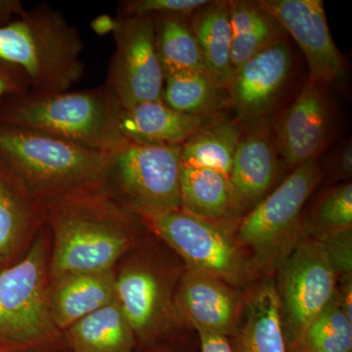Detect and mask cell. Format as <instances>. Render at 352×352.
Segmentation results:
<instances>
[{"mask_svg":"<svg viewBox=\"0 0 352 352\" xmlns=\"http://www.w3.org/2000/svg\"><path fill=\"white\" fill-rule=\"evenodd\" d=\"M352 352V319L335 295L327 307L310 323L296 352Z\"/></svg>","mask_w":352,"mask_h":352,"instance_id":"obj_28","label":"cell"},{"mask_svg":"<svg viewBox=\"0 0 352 352\" xmlns=\"http://www.w3.org/2000/svg\"><path fill=\"white\" fill-rule=\"evenodd\" d=\"M122 109L105 85L50 95L29 91L0 100V124L34 129L95 151L110 152L126 142L120 131Z\"/></svg>","mask_w":352,"mask_h":352,"instance_id":"obj_2","label":"cell"},{"mask_svg":"<svg viewBox=\"0 0 352 352\" xmlns=\"http://www.w3.org/2000/svg\"><path fill=\"white\" fill-rule=\"evenodd\" d=\"M232 28L231 60L234 71L284 38V30L259 1H229Z\"/></svg>","mask_w":352,"mask_h":352,"instance_id":"obj_25","label":"cell"},{"mask_svg":"<svg viewBox=\"0 0 352 352\" xmlns=\"http://www.w3.org/2000/svg\"><path fill=\"white\" fill-rule=\"evenodd\" d=\"M244 291L207 273L185 268L175 296L180 325L229 338L237 327Z\"/></svg>","mask_w":352,"mask_h":352,"instance_id":"obj_15","label":"cell"},{"mask_svg":"<svg viewBox=\"0 0 352 352\" xmlns=\"http://www.w3.org/2000/svg\"><path fill=\"white\" fill-rule=\"evenodd\" d=\"M44 224L41 204L0 157V266L19 261Z\"/></svg>","mask_w":352,"mask_h":352,"instance_id":"obj_17","label":"cell"},{"mask_svg":"<svg viewBox=\"0 0 352 352\" xmlns=\"http://www.w3.org/2000/svg\"><path fill=\"white\" fill-rule=\"evenodd\" d=\"M50 283L53 319L62 332L117 300L115 270L72 273L50 279Z\"/></svg>","mask_w":352,"mask_h":352,"instance_id":"obj_20","label":"cell"},{"mask_svg":"<svg viewBox=\"0 0 352 352\" xmlns=\"http://www.w3.org/2000/svg\"><path fill=\"white\" fill-rule=\"evenodd\" d=\"M263 8L300 46L309 82L328 85L346 75V64L329 29L322 0H263Z\"/></svg>","mask_w":352,"mask_h":352,"instance_id":"obj_13","label":"cell"},{"mask_svg":"<svg viewBox=\"0 0 352 352\" xmlns=\"http://www.w3.org/2000/svg\"><path fill=\"white\" fill-rule=\"evenodd\" d=\"M333 124L325 85L308 82L275 126L278 154L292 170L317 160L330 142Z\"/></svg>","mask_w":352,"mask_h":352,"instance_id":"obj_14","label":"cell"},{"mask_svg":"<svg viewBox=\"0 0 352 352\" xmlns=\"http://www.w3.org/2000/svg\"><path fill=\"white\" fill-rule=\"evenodd\" d=\"M326 168L336 182H347L352 175V143L346 139L328 155Z\"/></svg>","mask_w":352,"mask_h":352,"instance_id":"obj_33","label":"cell"},{"mask_svg":"<svg viewBox=\"0 0 352 352\" xmlns=\"http://www.w3.org/2000/svg\"><path fill=\"white\" fill-rule=\"evenodd\" d=\"M189 24L208 73L228 90L235 73L229 1L208 2L190 16Z\"/></svg>","mask_w":352,"mask_h":352,"instance_id":"obj_21","label":"cell"},{"mask_svg":"<svg viewBox=\"0 0 352 352\" xmlns=\"http://www.w3.org/2000/svg\"><path fill=\"white\" fill-rule=\"evenodd\" d=\"M162 99L177 112L212 117L230 97L208 72H177L164 76Z\"/></svg>","mask_w":352,"mask_h":352,"instance_id":"obj_26","label":"cell"},{"mask_svg":"<svg viewBox=\"0 0 352 352\" xmlns=\"http://www.w3.org/2000/svg\"><path fill=\"white\" fill-rule=\"evenodd\" d=\"M242 138L239 122L212 117L182 146L180 162L229 176Z\"/></svg>","mask_w":352,"mask_h":352,"instance_id":"obj_24","label":"cell"},{"mask_svg":"<svg viewBox=\"0 0 352 352\" xmlns=\"http://www.w3.org/2000/svg\"><path fill=\"white\" fill-rule=\"evenodd\" d=\"M292 67L291 48L284 36L236 69L228 92L241 126L250 131L266 129Z\"/></svg>","mask_w":352,"mask_h":352,"instance_id":"obj_12","label":"cell"},{"mask_svg":"<svg viewBox=\"0 0 352 352\" xmlns=\"http://www.w3.org/2000/svg\"><path fill=\"white\" fill-rule=\"evenodd\" d=\"M189 18L180 15L154 17L157 56L164 76L177 72H208L190 28Z\"/></svg>","mask_w":352,"mask_h":352,"instance_id":"obj_27","label":"cell"},{"mask_svg":"<svg viewBox=\"0 0 352 352\" xmlns=\"http://www.w3.org/2000/svg\"><path fill=\"white\" fill-rule=\"evenodd\" d=\"M162 256L151 245L138 243L115 270L118 302L142 349L183 330L175 296L186 267Z\"/></svg>","mask_w":352,"mask_h":352,"instance_id":"obj_7","label":"cell"},{"mask_svg":"<svg viewBox=\"0 0 352 352\" xmlns=\"http://www.w3.org/2000/svg\"><path fill=\"white\" fill-rule=\"evenodd\" d=\"M92 29L97 34H106L108 32L113 31L115 28V19H112L110 16L103 15L96 18L92 22Z\"/></svg>","mask_w":352,"mask_h":352,"instance_id":"obj_36","label":"cell"},{"mask_svg":"<svg viewBox=\"0 0 352 352\" xmlns=\"http://www.w3.org/2000/svg\"><path fill=\"white\" fill-rule=\"evenodd\" d=\"M73 352H135V335L118 300L87 315L63 332Z\"/></svg>","mask_w":352,"mask_h":352,"instance_id":"obj_22","label":"cell"},{"mask_svg":"<svg viewBox=\"0 0 352 352\" xmlns=\"http://www.w3.org/2000/svg\"><path fill=\"white\" fill-rule=\"evenodd\" d=\"M0 157L41 204L101 187L108 152L34 129L0 124Z\"/></svg>","mask_w":352,"mask_h":352,"instance_id":"obj_4","label":"cell"},{"mask_svg":"<svg viewBox=\"0 0 352 352\" xmlns=\"http://www.w3.org/2000/svg\"><path fill=\"white\" fill-rule=\"evenodd\" d=\"M139 219L188 270L219 278L243 291L258 278L234 237L233 226L201 219L182 208Z\"/></svg>","mask_w":352,"mask_h":352,"instance_id":"obj_8","label":"cell"},{"mask_svg":"<svg viewBox=\"0 0 352 352\" xmlns=\"http://www.w3.org/2000/svg\"><path fill=\"white\" fill-rule=\"evenodd\" d=\"M323 173L318 160L300 164L256 207L234 222V237L256 276H272L305 237L302 210L320 184Z\"/></svg>","mask_w":352,"mask_h":352,"instance_id":"obj_5","label":"cell"},{"mask_svg":"<svg viewBox=\"0 0 352 352\" xmlns=\"http://www.w3.org/2000/svg\"><path fill=\"white\" fill-rule=\"evenodd\" d=\"M200 352H234L229 338L219 333L198 332Z\"/></svg>","mask_w":352,"mask_h":352,"instance_id":"obj_34","label":"cell"},{"mask_svg":"<svg viewBox=\"0 0 352 352\" xmlns=\"http://www.w3.org/2000/svg\"><path fill=\"white\" fill-rule=\"evenodd\" d=\"M212 117L173 110L162 100L122 109L120 131L127 142L145 146H182Z\"/></svg>","mask_w":352,"mask_h":352,"instance_id":"obj_19","label":"cell"},{"mask_svg":"<svg viewBox=\"0 0 352 352\" xmlns=\"http://www.w3.org/2000/svg\"><path fill=\"white\" fill-rule=\"evenodd\" d=\"M180 153L126 141L108 152L101 188L138 217L180 208Z\"/></svg>","mask_w":352,"mask_h":352,"instance_id":"obj_9","label":"cell"},{"mask_svg":"<svg viewBox=\"0 0 352 352\" xmlns=\"http://www.w3.org/2000/svg\"><path fill=\"white\" fill-rule=\"evenodd\" d=\"M352 228V185L342 183L328 190L314 208L311 219L305 222V235L324 234Z\"/></svg>","mask_w":352,"mask_h":352,"instance_id":"obj_29","label":"cell"},{"mask_svg":"<svg viewBox=\"0 0 352 352\" xmlns=\"http://www.w3.org/2000/svg\"><path fill=\"white\" fill-rule=\"evenodd\" d=\"M311 352H320V351H311Z\"/></svg>","mask_w":352,"mask_h":352,"instance_id":"obj_39","label":"cell"},{"mask_svg":"<svg viewBox=\"0 0 352 352\" xmlns=\"http://www.w3.org/2000/svg\"><path fill=\"white\" fill-rule=\"evenodd\" d=\"M208 2V0H129L120 2L118 14L120 17L166 15L190 17Z\"/></svg>","mask_w":352,"mask_h":352,"instance_id":"obj_30","label":"cell"},{"mask_svg":"<svg viewBox=\"0 0 352 352\" xmlns=\"http://www.w3.org/2000/svg\"><path fill=\"white\" fill-rule=\"evenodd\" d=\"M314 238L320 241L340 277L352 274L351 228Z\"/></svg>","mask_w":352,"mask_h":352,"instance_id":"obj_31","label":"cell"},{"mask_svg":"<svg viewBox=\"0 0 352 352\" xmlns=\"http://www.w3.org/2000/svg\"><path fill=\"white\" fill-rule=\"evenodd\" d=\"M31 91V83L24 71L17 65L0 57V100L8 95H21Z\"/></svg>","mask_w":352,"mask_h":352,"instance_id":"obj_32","label":"cell"},{"mask_svg":"<svg viewBox=\"0 0 352 352\" xmlns=\"http://www.w3.org/2000/svg\"><path fill=\"white\" fill-rule=\"evenodd\" d=\"M182 208L201 219L234 226L229 176L210 168L180 164Z\"/></svg>","mask_w":352,"mask_h":352,"instance_id":"obj_23","label":"cell"},{"mask_svg":"<svg viewBox=\"0 0 352 352\" xmlns=\"http://www.w3.org/2000/svg\"><path fill=\"white\" fill-rule=\"evenodd\" d=\"M139 352H191L187 351L182 344H176V342H159L154 346L146 347Z\"/></svg>","mask_w":352,"mask_h":352,"instance_id":"obj_37","label":"cell"},{"mask_svg":"<svg viewBox=\"0 0 352 352\" xmlns=\"http://www.w3.org/2000/svg\"><path fill=\"white\" fill-rule=\"evenodd\" d=\"M229 340L234 352H287L274 277L244 289L242 312Z\"/></svg>","mask_w":352,"mask_h":352,"instance_id":"obj_18","label":"cell"},{"mask_svg":"<svg viewBox=\"0 0 352 352\" xmlns=\"http://www.w3.org/2000/svg\"><path fill=\"white\" fill-rule=\"evenodd\" d=\"M274 273L285 339L296 351L308 326L335 296L340 276L320 241L307 235Z\"/></svg>","mask_w":352,"mask_h":352,"instance_id":"obj_10","label":"cell"},{"mask_svg":"<svg viewBox=\"0 0 352 352\" xmlns=\"http://www.w3.org/2000/svg\"><path fill=\"white\" fill-rule=\"evenodd\" d=\"M51 236L41 229L27 252L0 266V351L20 352L57 344L64 337L50 303Z\"/></svg>","mask_w":352,"mask_h":352,"instance_id":"obj_6","label":"cell"},{"mask_svg":"<svg viewBox=\"0 0 352 352\" xmlns=\"http://www.w3.org/2000/svg\"><path fill=\"white\" fill-rule=\"evenodd\" d=\"M279 154L274 138L266 129L243 136L229 175L235 221L270 193L279 175Z\"/></svg>","mask_w":352,"mask_h":352,"instance_id":"obj_16","label":"cell"},{"mask_svg":"<svg viewBox=\"0 0 352 352\" xmlns=\"http://www.w3.org/2000/svg\"><path fill=\"white\" fill-rule=\"evenodd\" d=\"M82 51L78 30L46 3L0 28V57L25 72L34 94L69 91L85 74Z\"/></svg>","mask_w":352,"mask_h":352,"instance_id":"obj_3","label":"cell"},{"mask_svg":"<svg viewBox=\"0 0 352 352\" xmlns=\"http://www.w3.org/2000/svg\"><path fill=\"white\" fill-rule=\"evenodd\" d=\"M51 232L50 279L116 270L138 244L141 220L101 187L41 204Z\"/></svg>","mask_w":352,"mask_h":352,"instance_id":"obj_1","label":"cell"},{"mask_svg":"<svg viewBox=\"0 0 352 352\" xmlns=\"http://www.w3.org/2000/svg\"><path fill=\"white\" fill-rule=\"evenodd\" d=\"M113 34L116 50L105 85L120 107L162 100L164 75L157 56L154 17L118 16Z\"/></svg>","mask_w":352,"mask_h":352,"instance_id":"obj_11","label":"cell"},{"mask_svg":"<svg viewBox=\"0 0 352 352\" xmlns=\"http://www.w3.org/2000/svg\"><path fill=\"white\" fill-rule=\"evenodd\" d=\"M24 11V6L20 0H0V28L10 24Z\"/></svg>","mask_w":352,"mask_h":352,"instance_id":"obj_35","label":"cell"},{"mask_svg":"<svg viewBox=\"0 0 352 352\" xmlns=\"http://www.w3.org/2000/svg\"><path fill=\"white\" fill-rule=\"evenodd\" d=\"M0 352H11V351H0Z\"/></svg>","mask_w":352,"mask_h":352,"instance_id":"obj_38","label":"cell"}]
</instances>
